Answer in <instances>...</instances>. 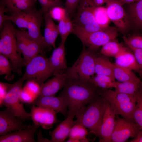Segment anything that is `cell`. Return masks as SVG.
<instances>
[{
	"label": "cell",
	"instance_id": "cell-20",
	"mask_svg": "<svg viewBox=\"0 0 142 142\" xmlns=\"http://www.w3.org/2000/svg\"><path fill=\"white\" fill-rule=\"evenodd\" d=\"M64 44H60L53 51L48 60L53 71V75L65 72L68 67Z\"/></svg>",
	"mask_w": 142,
	"mask_h": 142
},
{
	"label": "cell",
	"instance_id": "cell-28",
	"mask_svg": "<svg viewBox=\"0 0 142 142\" xmlns=\"http://www.w3.org/2000/svg\"><path fill=\"white\" fill-rule=\"evenodd\" d=\"M141 82L140 79L122 82L117 81L114 88V90L130 95L136 94L138 93Z\"/></svg>",
	"mask_w": 142,
	"mask_h": 142
},
{
	"label": "cell",
	"instance_id": "cell-47",
	"mask_svg": "<svg viewBox=\"0 0 142 142\" xmlns=\"http://www.w3.org/2000/svg\"><path fill=\"white\" fill-rule=\"evenodd\" d=\"M108 0H92L94 4L97 6H102L106 3Z\"/></svg>",
	"mask_w": 142,
	"mask_h": 142
},
{
	"label": "cell",
	"instance_id": "cell-4",
	"mask_svg": "<svg viewBox=\"0 0 142 142\" xmlns=\"http://www.w3.org/2000/svg\"><path fill=\"white\" fill-rule=\"evenodd\" d=\"M106 100L102 91L87 106L75 115L76 121L83 125L90 132L99 136L100 129Z\"/></svg>",
	"mask_w": 142,
	"mask_h": 142
},
{
	"label": "cell",
	"instance_id": "cell-43",
	"mask_svg": "<svg viewBox=\"0 0 142 142\" xmlns=\"http://www.w3.org/2000/svg\"><path fill=\"white\" fill-rule=\"evenodd\" d=\"M12 84L2 82L0 83V105L2 103L4 98L10 89Z\"/></svg>",
	"mask_w": 142,
	"mask_h": 142
},
{
	"label": "cell",
	"instance_id": "cell-42",
	"mask_svg": "<svg viewBox=\"0 0 142 142\" xmlns=\"http://www.w3.org/2000/svg\"><path fill=\"white\" fill-rule=\"evenodd\" d=\"M20 99L23 103L32 104L36 99L27 91L23 88L21 93Z\"/></svg>",
	"mask_w": 142,
	"mask_h": 142
},
{
	"label": "cell",
	"instance_id": "cell-10",
	"mask_svg": "<svg viewBox=\"0 0 142 142\" xmlns=\"http://www.w3.org/2000/svg\"><path fill=\"white\" fill-rule=\"evenodd\" d=\"M24 80L22 77L13 84L4 98L0 107L3 106L11 110L18 118L24 121L31 118L30 113L25 110L20 99V94Z\"/></svg>",
	"mask_w": 142,
	"mask_h": 142
},
{
	"label": "cell",
	"instance_id": "cell-26",
	"mask_svg": "<svg viewBox=\"0 0 142 142\" xmlns=\"http://www.w3.org/2000/svg\"><path fill=\"white\" fill-rule=\"evenodd\" d=\"M114 63L106 57L102 55L97 56L95 60V73L96 74L110 76L115 79L113 74Z\"/></svg>",
	"mask_w": 142,
	"mask_h": 142
},
{
	"label": "cell",
	"instance_id": "cell-29",
	"mask_svg": "<svg viewBox=\"0 0 142 142\" xmlns=\"http://www.w3.org/2000/svg\"><path fill=\"white\" fill-rule=\"evenodd\" d=\"M124 47L116 39L110 41L102 47L100 53L106 57H116L124 49Z\"/></svg>",
	"mask_w": 142,
	"mask_h": 142
},
{
	"label": "cell",
	"instance_id": "cell-32",
	"mask_svg": "<svg viewBox=\"0 0 142 142\" xmlns=\"http://www.w3.org/2000/svg\"><path fill=\"white\" fill-rule=\"evenodd\" d=\"M59 22L58 26L61 39L60 43L65 44L68 36L72 33L73 27L72 22L67 14L66 17Z\"/></svg>",
	"mask_w": 142,
	"mask_h": 142
},
{
	"label": "cell",
	"instance_id": "cell-23",
	"mask_svg": "<svg viewBox=\"0 0 142 142\" xmlns=\"http://www.w3.org/2000/svg\"><path fill=\"white\" fill-rule=\"evenodd\" d=\"M45 22L44 38L47 46L49 48H56L55 43L59 34L58 25H56L48 12L44 14Z\"/></svg>",
	"mask_w": 142,
	"mask_h": 142
},
{
	"label": "cell",
	"instance_id": "cell-18",
	"mask_svg": "<svg viewBox=\"0 0 142 142\" xmlns=\"http://www.w3.org/2000/svg\"><path fill=\"white\" fill-rule=\"evenodd\" d=\"M39 127L33 124L23 129L1 136L0 142H36L35 134Z\"/></svg>",
	"mask_w": 142,
	"mask_h": 142
},
{
	"label": "cell",
	"instance_id": "cell-31",
	"mask_svg": "<svg viewBox=\"0 0 142 142\" xmlns=\"http://www.w3.org/2000/svg\"><path fill=\"white\" fill-rule=\"evenodd\" d=\"M113 74L115 79L119 82L139 79L132 70L114 63Z\"/></svg>",
	"mask_w": 142,
	"mask_h": 142
},
{
	"label": "cell",
	"instance_id": "cell-40",
	"mask_svg": "<svg viewBox=\"0 0 142 142\" xmlns=\"http://www.w3.org/2000/svg\"><path fill=\"white\" fill-rule=\"evenodd\" d=\"M80 0H66L64 4L67 14L71 18L74 16Z\"/></svg>",
	"mask_w": 142,
	"mask_h": 142
},
{
	"label": "cell",
	"instance_id": "cell-39",
	"mask_svg": "<svg viewBox=\"0 0 142 142\" xmlns=\"http://www.w3.org/2000/svg\"><path fill=\"white\" fill-rule=\"evenodd\" d=\"M48 13L53 19L59 22L64 19L67 14L65 8L61 6H56L53 7Z\"/></svg>",
	"mask_w": 142,
	"mask_h": 142
},
{
	"label": "cell",
	"instance_id": "cell-46",
	"mask_svg": "<svg viewBox=\"0 0 142 142\" xmlns=\"http://www.w3.org/2000/svg\"><path fill=\"white\" fill-rule=\"evenodd\" d=\"M38 136V142H50V140L44 138L42 136L41 131H39L37 133Z\"/></svg>",
	"mask_w": 142,
	"mask_h": 142
},
{
	"label": "cell",
	"instance_id": "cell-6",
	"mask_svg": "<svg viewBox=\"0 0 142 142\" xmlns=\"http://www.w3.org/2000/svg\"><path fill=\"white\" fill-rule=\"evenodd\" d=\"M118 29L116 27L109 26L103 30L88 32L73 27L72 33L80 39L83 46L94 52L108 42L116 39Z\"/></svg>",
	"mask_w": 142,
	"mask_h": 142
},
{
	"label": "cell",
	"instance_id": "cell-25",
	"mask_svg": "<svg viewBox=\"0 0 142 142\" xmlns=\"http://www.w3.org/2000/svg\"><path fill=\"white\" fill-rule=\"evenodd\" d=\"M37 0H1L10 14L35 8ZM9 14V15H10Z\"/></svg>",
	"mask_w": 142,
	"mask_h": 142
},
{
	"label": "cell",
	"instance_id": "cell-37",
	"mask_svg": "<svg viewBox=\"0 0 142 142\" xmlns=\"http://www.w3.org/2000/svg\"><path fill=\"white\" fill-rule=\"evenodd\" d=\"M123 40L128 47L142 49V36L134 35L127 37L124 36Z\"/></svg>",
	"mask_w": 142,
	"mask_h": 142
},
{
	"label": "cell",
	"instance_id": "cell-16",
	"mask_svg": "<svg viewBox=\"0 0 142 142\" xmlns=\"http://www.w3.org/2000/svg\"><path fill=\"white\" fill-rule=\"evenodd\" d=\"M116 116L106 101L100 129L99 142H111V137L115 125Z\"/></svg>",
	"mask_w": 142,
	"mask_h": 142
},
{
	"label": "cell",
	"instance_id": "cell-13",
	"mask_svg": "<svg viewBox=\"0 0 142 142\" xmlns=\"http://www.w3.org/2000/svg\"><path fill=\"white\" fill-rule=\"evenodd\" d=\"M17 47L19 52L22 54L26 64L32 58L41 54L43 55L45 51L50 49L32 39L27 33L21 35L17 41Z\"/></svg>",
	"mask_w": 142,
	"mask_h": 142
},
{
	"label": "cell",
	"instance_id": "cell-36",
	"mask_svg": "<svg viewBox=\"0 0 142 142\" xmlns=\"http://www.w3.org/2000/svg\"><path fill=\"white\" fill-rule=\"evenodd\" d=\"M41 7L43 14L49 12L53 8L56 6L63 7V3L61 0H37Z\"/></svg>",
	"mask_w": 142,
	"mask_h": 142
},
{
	"label": "cell",
	"instance_id": "cell-44",
	"mask_svg": "<svg viewBox=\"0 0 142 142\" xmlns=\"http://www.w3.org/2000/svg\"><path fill=\"white\" fill-rule=\"evenodd\" d=\"M7 12V9L4 5L0 2V30L2 28L3 24L6 21L5 13Z\"/></svg>",
	"mask_w": 142,
	"mask_h": 142
},
{
	"label": "cell",
	"instance_id": "cell-35",
	"mask_svg": "<svg viewBox=\"0 0 142 142\" xmlns=\"http://www.w3.org/2000/svg\"><path fill=\"white\" fill-rule=\"evenodd\" d=\"M12 70L11 63L9 59L4 55L0 54V75H5V78L8 81L14 79V75L11 73Z\"/></svg>",
	"mask_w": 142,
	"mask_h": 142
},
{
	"label": "cell",
	"instance_id": "cell-27",
	"mask_svg": "<svg viewBox=\"0 0 142 142\" xmlns=\"http://www.w3.org/2000/svg\"><path fill=\"white\" fill-rule=\"evenodd\" d=\"M72 127L67 142H88L90 141L87 135L88 132L87 129L82 124L76 120Z\"/></svg>",
	"mask_w": 142,
	"mask_h": 142
},
{
	"label": "cell",
	"instance_id": "cell-15",
	"mask_svg": "<svg viewBox=\"0 0 142 142\" xmlns=\"http://www.w3.org/2000/svg\"><path fill=\"white\" fill-rule=\"evenodd\" d=\"M23 121L6 108L0 112V135L26 128L27 126L24 124Z\"/></svg>",
	"mask_w": 142,
	"mask_h": 142
},
{
	"label": "cell",
	"instance_id": "cell-2",
	"mask_svg": "<svg viewBox=\"0 0 142 142\" xmlns=\"http://www.w3.org/2000/svg\"><path fill=\"white\" fill-rule=\"evenodd\" d=\"M43 14L41 9L37 10L35 8L6 15L5 20L11 21L19 28L27 29L32 39L49 48L41 31Z\"/></svg>",
	"mask_w": 142,
	"mask_h": 142
},
{
	"label": "cell",
	"instance_id": "cell-1",
	"mask_svg": "<svg viewBox=\"0 0 142 142\" xmlns=\"http://www.w3.org/2000/svg\"><path fill=\"white\" fill-rule=\"evenodd\" d=\"M63 88L59 95L67 103V114L75 116L99 95L101 91L89 81L73 79L67 78Z\"/></svg>",
	"mask_w": 142,
	"mask_h": 142
},
{
	"label": "cell",
	"instance_id": "cell-22",
	"mask_svg": "<svg viewBox=\"0 0 142 142\" xmlns=\"http://www.w3.org/2000/svg\"><path fill=\"white\" fill-rule=\"evenodd\" d=\"M125 9L128 16L130 27L142 31V0H138L126 4Z\"/></svg>",
	"mask_w": 142,
	"mask_h": 142
},
{
	"label": "cell",
	"instance_id": "cell-41",
	"mask_svg": "<svg viewBox=\"0 0 142 142\" xmlns=\"http://www.w3.org/2000/svg\"><path fill=\"white\" fill-rule=\"evenodd\" d=\"M133 53L140 68V74L142 75V49L128 47Z\"/></svg>",
	"mask_w": 142,
	"mask_h": 142
},
{
	"label": "cell",
	"instance_id": "cell-3",
	"mask_svg": "<svg viewBox=\"0 0 142 142\" xmlns=\"http://www.w3.org/2000/svg\"><path fill=\"white\" fill-rule=\"evenodd\" d=\"M16 29L11 21L4 22L0 30V54L10 60L13 71L21 75L26 63L18 51Z\"/></svg>",
	"mask_w": 142,
	"mask_h": 142
},
{
	"label": "cell",
	"instance_id": "cell-24",
	"mask_svg": "<svg viewBox=\"0 0 142 142\" xmlns=\"http://www.w3.org/2000/svg\"><path fill=\"white\" fill-rule=\"evenodd\" d=\"M115 58V63L116 65L133 71L140 72V70L139 66L131 50L130 51L125 47Z\"/></svg>",
	"mask_w": 142,
	"mask_h": 142
},
{
	"label": "cell",
	"instance_id": "cell-34",
	"mask_svg": "<svg viewBox=\"0 0 142 142\" xmlns=\"http://www.w3.org/2000/svg\"><path fill=\"white\" fill-rule=\"evenodd\" d=\"M134 121L142 130V81H141L137 96L133 116Z\"/></svg>",
	"mask_w": 142,
	"mask_h": 142
},
{
	"label": "cell",
	"instance_id": "cell-21",
	"mask_svg": "<svg viewBox=\"0 0 142 142\" xmlns=\"http://www.w3.org/2000/svg\"><path fill=\"white\" fill-rule=\"evenodd\" d=\"M67 80L65 72L55 75L53 78L43 84L39 96L54 95L64 88Z\"/></svg>",
	"mask_w": 142,
	"mask_h": 142
},
{
	"label": "cell",
	"instance_id": "cell-48",
	"mask_svg": "<svg viewBox=\"0 0 142 142\" xmlns=\"http://www.w3.org/2000/svg\"><path fill=\"white\" fill-rule=\"evenodd\" d=\"M122 4L124 5L134 2L138 0H120Z\"/></svg>",
	"mask_w": 142,
	"mask_h": 142
},
{
	"label": "cell",
	"instance_id": "cell-14",
	"mask_svg": "<svg viewBox=\"0 0 142 142\" xmlns=\"http://www.w3.org/2000/svg\"><path fill=\"white\" fill-rule=\"evenodd\" d=\"M57 113L48 108L33 105L31 106L30 114L34 124L49 129L57 121Z\"/></svg>",
	"mask_w": 142,
	"mask_h": 142
},
{
	"label": "cell",
	"instance_id": "cell-17",
	"mask_svg": "<svg viewBox=\"0 0 142 142\" xmlns=\"http://www.w3.org/2000/svg\"><path fill=\"white\" fill-rule=\"evenodd\" d=\"M33 105L42 106L59 113L65 116L67 115V102L62 97L59 95L39 96L32 103Z\"/></svg>",
	"mask_w": 142,
	"mask_h": 142
},
{
	"label": "cell",
	"instance_id": "cell-19",
	"mask_svg": "<svg viewBox=\"0 0 142 142\" xmlns=\"http://www.w3.org/2000/svg\"><path fill=\"white\" fill-rule=\"evenodd\" d=\"M74 114H67L66 119L61 122L52 131L49 132L51 139L50 142H63L69 137L72 126L76 123Z\"/></svg>",
	"mask_w": 142,
	"mask_h": 142
},
{
	"label": "cell",
	"instance_id": "cell-9",
	"mask_svg": "<svg viewBox=\"0 0 142 142\" xmlns=\"http://www.w3.org/2000/svg\"><path fill=\"white\" fill-rule=\"evenodd\" d=\"M25 72L22 78L25 80H32L41 87L44 82L52 75L53 71L48 59L43 55H38L26 64Z\"/></svg>",
	"mask_w": 142,
	"mask_h": 142
},
{
	"label": "cell",
	"instance_id": "cell-8",
	"mask_svg": "<svg viewBox=\"0 0 142 142\" xmlns=\"http://www.w3.org/2000/svg\"><path fill=\"white\" fill-rule=\"evenodd\" d=\"M96 6L92 0H80L72 21L73 27L88 32L105 29L101 28L95 20L93 11Z\"/></svg>",
	"mask_w": 142,
	"mask_h": 142
},
{
	"label": "cell",
	"instance_id": "cell-11",
	"mask_svg": "<svg viewBox=\"0 0 142 142\" xmlns=\"http://www.w3.org/2000/svg\"><path fill=\"white\" fill-rule=\"evenodd\" d=\"M106 7L109 17L116 27L123 32L130 27L128 16L120 0H108Z\"/></svg>",
	"mask_w": 142,
	"mask_h": 142
},
{
	"label": "cell",
	"instance_id": "cell-30",
	"mask_svg": "<svg viewBox=\"0 0 142 142\" xmlns=\"http://www.w3.org/2000/svg\"><path fill=\"white\" fill-rule=\"evenodd\" d=\"M95 87L104 90L114 88L115 79L107 75L96 74L89 81Z\"/></svg>",
	"mask_w": 142,
	"mask_h": 142
},
{
	"label": "cell",
	"instance_id": "cell-45",
	"mask_svg": "<svg viewBox=\"0 0 142 142\" xmlns=\"http://www.w3.org/2000/svg\"><path fill=\"white\" fill-rule=\"evenodd\" d=\"M130 142H142V130H141L135 137L131 140Z\"/></svg>",
	"mask_w": 142,
	"mask_h": 142
},
{
	"label": "cell",
	"instance_id": "cell-33",
	"mask_svg": "<svg viewBox=\"0 0 142 142\" xmlns=\"http://www.w3.org/2000/svg\"><path fill=\"white\" fill-rule=\"evenodd\" d=\"M93 14L97 23L101 28H105L109 26L111 21L106 6H96L94 9Z\"/></svg>",
	"mask_w": 142,
	"mask_h": 142
},
{
	"label": "cell",
	"instance_id": "cell-38",
	"mask_svg": "<svg viewBox=\"0 0 142 142\" xmlns=\"http://www.w3.org/2000/svg\"><path fill=\"white\" fill-rule=\"evenodd\" d=\"M42 87L36 82L32 80H28L23 89L36 99L39 95Z\"/></svg>",
	"mask_w": 142,
	"mask_h": 142
},
{
	"label": "cell",
	"instance_id": "cell-12",
	"mask_svg": "<svg viewBox=\"0 0 142 142\" xmlns=\"http://www.w3.org/2000/svg\"><path fill=\"white\" fill-rule=\"evenodd\" d=\"M141 130L135 122L116 115L115 125L111 137V142H124L134 138Z\"/></svg>",
	"mask_w": 142,
	"mask_h": 142
},
{
	"label": "cell",
	"instance_id": "cell-5",
	"mask_svg": "<svg viewBox=\"0 0 142 142\" xmlns=\"http://www.w3.org/2000/svg\"><path fill=\"white\" fill-rule=\"evenodd\" d=\"M138 93L130 95L110 89L102 90L103 95L116 115H119L122 118L133 121H134L133 114Z\"/></svg>",
	"mask_w": 142,
	"mask_h": 142
},
{
	"label": "cell",
	"instance_id": "cell-7",
	"mask_svg": "<svg viewBox=\"0 0 142 142\" xmlns=\"http://www.w3.org/2000/svg\"><path fill=\"white\" fill-rule=\"evenodd\" d=\"M94 52L83 46L77 59L65 71L67 78L89 81L95 74V60L97 55Z\"/></svg>",
	"mask_w": 142,
	"mask_h": 142
}]
</instances>
